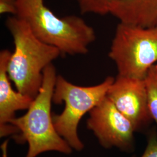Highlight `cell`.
Listing matches in <instances>:
<instances>
[{
	"label": "cell",
	"mask_w": 157,
	"mask_h": 157,
	"mask_svg": "<svg viewBox=\"0 0 157 157\" xmlns=\"http://www.w3.org/2000/svg\"><path fill=\"white\" fill-rule=\"evenodd\" d=\"M56 76V69L52 63L45 67L41 87L27 112L11 122L19 132L13 136L15 141L28 144L25 157H37L48 151L67 155L72 152L73 149L58 133L53 123L51 104Z\"/></svg>",
	"instance_id": "3"
},
{
	"label": "cell",
	"mask_w": 157,
	"mask_h": 157,
	"mask_svg": "<svg viewBox=\"0 0 157 157\" xmlns=\"http://www.w3.org/2000/svg\"><path fill=\"white\" fill-rule=\"evenodd\" d=\"M80 13L105 15L110 13L117 0H76Z\"/></svg>",
	"instance_id": "11"
},
{
	"label": "cell",
	"mask_w": 157,
	"mask_h": 157,
	"mask_svg": "<svg viewBox=\"0 0 157 157\" xmlns=\"http://www.w3.org/2000/svg\"><path fill=\"white\" fill-rule=\"evenodd\" d=\"M140 157H157V134L152 132L149 135L143 154Z\"/></svg>",
	"instance_id": "12"
},
{
	"label": "cell",
	"mask_w": 157,
	"mask_h": 157,
	"mask_svg": "<svg viewBox=\"0 0 157 157\" xmlns=\"http://www.w3.org/2000/svg\"><path fill=\"white\" fill-rule=\"evenodd\" d=\"M155 67H156V69H157V65H155Z\"/></svg>",
	"instance_id": "14"
},
{
	"label": "cell",
	"mask_w": 157,
	"mask_h": 157,
	"mask_svg": "<svg viewBox=\"0 0 157 157\" xmlns=\"http://www.w3.org/2000/svg\"><path fill=\"white\" fill-rule=\"evenodd\" d=\"M12 52L8 50L0 52V135L1 137L19 133L12 124L18 111L28 110L34 99L12 89L7 67Z\"/></svg>",
	"instance_id": "8"
},
{
	"label": "cell",
	"mask_w": 157,
	"mask_h": 157,
	"mask_svg": "<svg viewBox=\"0 0 157 157\" xmlns=\"http://www.w3.org/2000/svg\"><path fill=\"white\" fill-rule=\"evenodd\" d=\"M108 56L119 75L145 79L157 61V26L144 28L119 22Z\"/></svg>",
	"instance_id": "5"
},
{
	"label": "cell",
	"mask_w": 157,
	"mask_h": 157,
	"mask_svg": "<svg viewBox=\"0 0 157 157\" xmlns=\"http://www.w3.org/2000/svg\"><path fill=\"white\" fill-rule=\"evenodd\" d=\"M6 25L15 45L7 67L9 78L17 91L34 99L43 84L44 70L62 53L39 39L28 25L15 16L8 17Z\"/></svg>",
	"instance_id": "2"
},
{
	"label": "cell",
	"mask_w": 157,
	"mask_h": 157,
	"mask_svg": "<svg viewBox=\"0 0 157 157\" xmlns=\"http://www.w3.org/2000/svg\"><path fill=\"white\" fill-rule=\"evenodd\" d=\"M107 97L126 118L136 132L150 126L152 121L148 104L145 79L118 75L107 92Z\"/></svg>",
	"instance_id": "7"
},
{
	"label": "cell",
	"mask_w": 157,
	"mask_h": 157,
	"mask_svg": "<svg viewBox=\"0 0 157 157\" xmlns=\"http://www.w3.org/2000/svg\"><path fill=\"white\" fill-rule=\"evenodd\" d=\"M89 114L87 128L93 133L103 148H117L126 152L133 151L135 128L107 97Z\"/></svg>",
	"instance_id": "6"
},
{
	"label": "cell",
	"mask_w": 157,
	"mask_h": 157,
	"mask_svg": "<svg viewBox=\"0 0 157 157\" xmlns=\"http://www.w3.org/2000/svg\"><path fill=\"white\" fill-rule=\"evenodd\" d=\"M114 79L108 76L100 84L84 87L73 84L61 75H57L52 102L61 104L63 102L65 108L59 114L52 113L53 123L58 133L73 150L80 151L84 148L78 132L80 120L107 97Z\"/></svg>",
	"instance_id": "4"
},
{
	"label": "cell",
	"mask_w": 157,
	"mask_h": 157,
	"mask_svg": "<svg viewBox=\"0 0 157 157\" xmlns=\"http://www.w3.org/2000/svg\"><path fill=\"white\" fill-rule=\"evenodd\" d=\"M145 81L149 111L152 121L155 122L157 126V70L155 65L148 71Z\"/></svg>",
	"instance_id": "10"
},
{
	"label": "cell",
	"mask_w": 157,
	"mask_h": 157,
	"mask_svg": "<svg viewBox=\"0 0 157 157\" xmlns=\"http://www.w3.org/2000/svg\"><path fill=\"white\" fill-rule=\"evenodd\" d=\"M110 14L120 22L144 28L157 26V0H117Z\"/></svg>",
	"instance_id": "9"
},
{
	"label": "cell",
	"mask_w": 157,
	"mask_h": 157,
	"mask_svg": "<svg viewBox=\"0 0 157 157\" xmlns=\"http://www.w3.org/2000/svg\"><path fill=\"white\" fill-rule=\"evenodd\" d=\"M17 12L16 0H0V14H12L13 16Z\"/></svg>",
	"instance_id": "13"
},
{
	"label": "cell",
	"mask_w": 157,
	"mask_h": 157,
	"mask_svg": "<svg viewBox=\"0 0 157 157\" xmlns=\"http://www.w3.org/2000/svg\"><path fill=\"white\" fill-rule=\"evenodd\" d=\"M14 16L28 25L42 41L56 47L62 55H85L95 39L94 29L76 15L59 17L45 6L44 0H16Z\"/></svg>",
	"instance_id": "1"
}]
</instances>
